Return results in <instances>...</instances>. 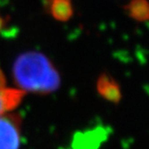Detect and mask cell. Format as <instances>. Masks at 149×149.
I'll return each instance as SVG.
<instances>
[{"label":"cell","mask_w":149,"mask_h":149,"mask_svg":"<svg viewBox=\"0 0 149 149\" xmlns=\"http://www.w3.org/2000/svg\"><path fill=\"white\" fill-rule=\"evenodd\" d=\"M124 10L130 18L138 22L149 21L148 0H130L124 6Z\"/></svg>","instance_id":"obj_5"},{"label":"cell","mask_w":149,"mask_h":149,"mask_svg":"<svg viewBox=\"0 0 149 149\" xmlns=\"http://www.w3.org/2000/svg\"><path fill=\"white\" fill-rule=\"evenodd\" d=\"M25 93L19 88L7 87L4 74L0 68V115L12 112V110L18 107Z\"/></svg>","instance_id":"obj_3"},{"label":"cell","mask_w":149,"mask_h":149,"mask_svg":"<svg viewBox=\"0 0 149 149\" xmlns=\"http://www.w3.org/2000/svg\"><path fill=\"white\" fill-rule=\"evenodd\" d=\"M22 121L10 112L0 115V149H19L21 145Z\"/></svg>","instance_id":"obj_2"},{"label":"cell","mask_w":149,"mask_h":149,"mask_svg":"<svg viewBox=\"0 0 149 149\" xmlns=\"http://www.w3.org/2000/svg\"><path fill=\"white\" fill-rule=\"evenodd\" d=\"M96 90L104 100L113 104H118L122 98L120 85L108 74H102L98 77L96 81Z\"/></svg>","instance_id":"obj_4"},{"label":"cell","mask_w":149,"mask_h":149,"mask_svg":"<svg viewBox=\"0 0 149 149\" xmlns=\"http://www.w3.org/2000/svg\"><path fill=\"white\" fill-rule=\"evenodd\" d=\"M50 14L58 21H68L72 17V1L70 0H49Z\"/></svg>","instance_id":"obj_6"},{"label":"cell","mask_w":149,"mask_h":149,"mask_svg":"<svg viewBox=\"0 0 149 149\" xmlns=\"http://www.w3.org/2000/svg\"><path fill=\"white\" fill-rule=\"evenodd\" d=\"M13 74L24 92L50 93L60 86V76L52 62L38 52H26L16 59Z\"/></svg>","instance_id":"obj_1"}]
</instances>
